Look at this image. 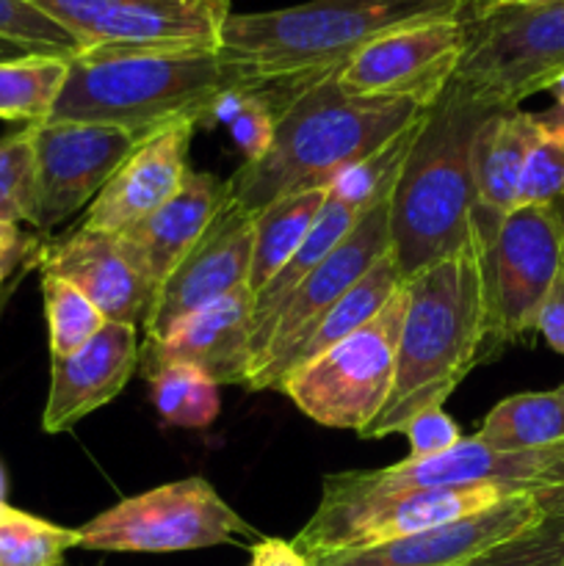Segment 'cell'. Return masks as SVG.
I'll list each match as a JSON object with an SVG mask.
<instances>
[{"label": "cell", "instance_id": "cell-1", "mask_svg": "<svg viewBox=\"0 0 564 566\" xmlns=\"http://www.w3.org/2000/svg\"><path fill=\"white\" fill-rule=\"evenodd\" d=\"M484 9L487 0H310L230 14L221 28L219 55L238 86H282L296 94L387 33L426 22L473 20Z\"/></svg>", "mask_w": 564, "mask_h": 566}, {"label": "cell", "instance_id": "cell-2", "mask_svg": "<svg viewBox=\"0 0 564 566\" xmlns=\"http://www.w3.org/2000/svg\"><path fill=\"white\" fill-rule=\"evenodd\" d=\"M429 108L404 97H354L341 92L335 72L315 77L280 114L269 153L227 177L230 205L258 216L276 199L330 188L346 166L374 155Z\"/></svg>", "mask_w": 564, "mask_h": 566}, {"label": "cell", "instance_id": "cell-3", "mask_svg": "<svg viewBox=\"0 0 564 566\" xmlns=\"http://www.w3.org/2000/svg\"><path fill=\"white\" fill-rule=\"evenodd\" d=\"M490 111L453 86L420 119L390 197V258L404 282L479 249L473 147Z\"/></svg>", "mask_w": 564, "mask_h": 566}, {"label": "cell", "instance_id": "cell-4", "mask_svg": "<svg viewBox=\"0 0 564 566\" xmlns=\"http://www.w3.org/2000/svg\"><path fill=\"white\" fill-rule=\"evenodd\" d=\"M232 86L219 50H81L48 122L119 127L142 142L177 122L202 127L210 103Z\"/></svg>", "mask_w": 564, "mask_h": 566}, {"label": "cell", "instance_id": "cell-5", "mask_svg": "<svg viewBox=\"0 0 564 566\" xmlns=\"http://www.w3.org/2000/svg\"><path fill=\"white\" fill-rule=\"evenodd\" d=\"M407 285L396 376L379 418L363 440L401 434L418 412L442 407L470 370L484 363V282L479 249L418 271Z\"/></svg>", "mask_w": 564, "mask_h": 566}, {"label": "cell", "instance_id": "cell-6", "mask_svg": "<svg viewBox=\"0 0 564 566\" xmlns=\"http://www.w3.org/2000/svg\"><path fill=\"white\" fill-rule=\"evenodd\" d=\"M564 75V0L487 6L468 22V48L448 86L479 108L512 111Z\"/></svg>", "mask_w": 564, "mask_h": 566}, {"label": "cell", "instance_id": "cell-7", "mask_svg": "<svg viewBox=\"0 0 564 566\" xmlns=\"http://www.w3.org/2000/svg\"><path fill=\"white\" fill-rule=\"evenodd\" d=\"M484 282V359L525 340L564 274L556 205H520L479 238Z\"/></svg>", "mask_w": 564, "mask_h": 566}, {"label": "cell", "instance_id": "cell-8", "mask_svg": "<svg viewBox=\"0 0 564 566\" xmlns=\"http://www.w3.org/2000/svg\"><path fill=\"white\" fill-rule=\"evenodd\" d=\"M407 310V285L374 321L285 379V392L310 420L326 429L363 434L385 409L396 376L398 332Z\"/></svg>", "mask_w": 564, "mask_h": 566}, {"label": "cell", "instance_id": "cell-9", "mask_svg": "<svg viewBox=\"0 0 564 566\" xmlns=\"http://www.w3.org/2000/svg\"><path fill=\"white\" fill-rule=\"evenodd\" d=\"M254 528L202 475L119 501L77 528V547L100 553H182L227 545Z\"/></svg>", "mask_w": 564, "mask_h": 566}, {"label": "cell", "instance_id": "cell-10", "mask_svg": "<svg viewBox=\"0 0 564 566\" xmlns=\"http://www.w3.org/2000/svg\"><path fill=\"white\" fill-rule=\"evenodd\" d=\"M564 481V446L545 451H498L479 437L459 440L451 451L431 459H401L382 470H346L324 479V506L374 501L415 490H451V486H512L536 492Z\"/></svg>", "mask_w": 564, "mask_h": 566}, {"label": "cell", "instance_id": "cell-11", "mask_svg": "<svg viewBox=\"0 0 564 566\" xmlns=\"http://www.w3.org/2000/svg\"><path fill=\"white\" fill-rule=\"evenodd\" d=\"M523 490L495 484L451 486V490H415L398 495L374 497V501L348 503V506H324L302 525L293 545L310 558L335 556V553L365 551L404 539L453 520L470 517L476 512L495 506Z\"/></svg>", "mask_w": 564, "mask_h": 566}, {"label": "cell", "instance_id": "cell-12", "mask_svg": "<svg viewBox=\"0 0 564 566\" xmlns=\"http://www.w3.org/2000/svg\"><path fill=\"white\" fill-rule=\"evenodd\" d=\"M138 138L119 127L86 122L33 125L36 153V213L33 227L50 232L94 202Z\"/></svg>", "mask_w": 564, "mask_h": 566}, {"label": "cell", "instance_id": "cell-13", "mask_svg": "<svg viewBox=\"0 0 564 566\" xmlns=\"http://www.w3.org/2000/svg\"><path fill=\"white\" fill-rule=\"evenodd\" d=\"M470 20L401 28L354 53L335 81L354 97H404L435 105L468 48Z\"/></svg>", "mask_w": 564, "mask_h": 566}, {"label": "cell", "instance_id": "cell-14", "mask_svg": "<svg viewBox=\"0 0 564 566\" xmlns=\"http://www.w3.org/2000/svg\"><path fill=\"white\" fill-rule=\"evenodd\" d=\"M390 197L365 210L357 224H354V230L310 271L307 280L288 298L269 348L254 363L252 374L243 385L247 390L260 392L271 370L296 348L304 332L390 252Z\"/></svg>", "mask_w": 564, "mask_h": 566}, {"label": "cell", "instance_id": "cell-15", "mask_svg": "<svg viewBox=\"0 0 564 566\" xmlns=\"http://www.w3.org/2000/svg\"><path fill=\"white\" fill-rule=\"evenodd\" d=\"M252 243L254 216L227 202L202 241L186 254V260L166 276L153 296L142 324L147 340H160L197 310L249 287Z\"/></svg>", "mask_w": 564, "mask_h": 566}, {"label": "cell", "instance_id": "cell-16", "mask_svg": "<svg viewBox=\"0 0 564 566\" xmlns=\"http://www.w3.org/2000/svg\"><path fill=\"white\" fill-rule=\"evenodd\" d=\"M542 523V512L534 492H520L495 506L476 512L470 517L365 547V551L335 553L315 558V566H462L501 542L514 539Z\"/></svg>", "mask_w": 564, "mask_h": 566}, {"label": "cell", "instance_id": "cell-17", "mask_svg": "<svg viewBox=\"0 0 564 566\" xmlns=\"http://www.w3.org/2000/svg\"><path fill=\"white\" fill-rule=\"evenodd\" d=\"M197 127V122H177L142 138L86 208L83 227L119 235L164 208L186 180Z\"/></svg>", "mask_w": 564, "mask_h": 566}, {"label": "cell", "instance_id": "cell-18", "mask_svg": "<svg viewBox=\"0 0 564 566\" xmlns=\"http://www.w3.org/2000/svg\"><path fill=\"white\" fill-rule=\"evenodd\" d=\"M142 363L138 326L105 324L70 357L50 359V390L42 429L61 434L114 401Z\"/></svg>", "mask_w": 564, "mask_h": 566}, {"label": "cell", "instance_id": "cell-19", "mask_svg": "<svg viewBox=\"0 0 564 566\" xmlns=\"http://www.w3.org/2000/svg\"><path fill=\"white\" fill-rule=\"evenodd\" d=\"M252 304L249 287L182 318L160 340H144V376L164 365H194L216 385H247L252 370Z\"/></svg>", "mask_w": 564, "mask_h": 566}, {"label": "cell", "instance_id": "cell-20", "mask_svg": "<svg viewBox=\"0 0 564 566\" xmlns=\"http://www.w3.org/2000/svg\"><path fill=\"white\" fill-rule=\"evenodd\" d=\"M39 271L72 282L111 324L142 326L153 302V287L136 269L119 235L83 224L61 241L44 243Z\"/></svg>", "mask_w": 564, "mask_h": 566}, {"label": "cell", "instance_id": "cell-21", "mask_svg": "<svg viewBox=\"0 0 564 566\" xmlns=\"http://www.w3.org/2000/svg\"><path fill=\"white\" fill-rule=\"evenodd\" d=\"M227 202H230L227 180H219L210 171L188 169L180 191L164 208L155 210L149 219L138 221L130 230L119 232L127 254L142 271L147 285L153 287V296L164 285L166 276L202 241Z\"/></svg>", "mask_w": 564, "mask_h": 566}, {"label": "cell", "instance_id": "cell-22", "mask_svg": "<svg viewBox=\"0 0 564 566\" xmlns=\"http://www.w3.org/2000/svg\"><path fill=\"white\" fill-rule=\"evenodd\" d=\"M534 127L536 114L523 108L495 111L481 122L473 147L476 238L495 230L498 221L520 205V182Z\"/></svg>", "mask_w": 564, "mask_h": 566}, {"label": "cell", "instance_id": "cell-23", "mask_svg": "<svg viewBox=\"0 0 564 566\" xmlns=\"http://www.w3.org/2000/svg\"><path fill=\"white\" fill-rule=\"evenodd\" d=\"M404 285V276L398 274L396 263H393L390 252L357 282L348 293H343L307 332H304L302 340L296 343L291 354L271 370L269 379L263 381L260 390H282L288 376L293 370H299L302 365L313 363L315 357H321L324 352H330L332 346H337L341 340H346L348 335H354L357 329H363L368 321H374L376 315L385 310V304L396 296L398 287Z\"/></svg>", "mask_w": 564, "mask_h": 566}, {"label": "cell", "instance_id": "cell-24", "mask_svg": "<svg viewBox=\"0 0 564 566\" xmlns=\"http://www.w3.org/2000/svg\"><path fill=\"white\" fill-rule=\"evenodd\" d=\"M365 210L352 208V205L341 202V199L330 197L326 191V202L321 208L318 219H315L313 230L307 232V238L302 241V247L293 252V258L271 276L269 285L254 296L252 304V368L263 352L269 348L271 337H274L276 321H280L282 307L288 304V298L296 293V287L307 280L310 271L354 230V224L359 221ZM252 374V370H249Z\"/></svg>", "mask_w": 564, "mask_h": 566}, {"label": "cell", "instance_id": "cell-25", "mask_svg": "<svg viewBox=\"0 0 564 566\" xmlns=\"http://www.w3.org/2000/svg\"><path fill=\"white\" fill-rule=\"evenodd\" d=\"M324 202L326 188H315V191L276 199L254 216L252 269H249V293L252 296H258L269 285L271 276L302 247Z\"/></svg>", "mask_w": 564, "mask_h": 566}, {"label": "cell", "instance_id": "cell-26", "mask_svg": "<svg viewBox=\"0 0 564 566\" xmlns=\"http://www.w3.org/2000/svg\"><path fill=\"white\" fill-rule=\"evenodd\" d=\"M476 437L498 451H545L564 446V385L503 398L490 409Z\"/></svg>", "mask_w": 564, "mask_h": 566}, {"label": "cell", "instance_id": "cell-27", "mask_svg": "<svg viewBox=\"0 0 564 566\" xmlns=\"http://www.w3.org/2000/svg\"><path fill=\"white\" fill-rule=\"evenodd\" d=\"M66 72L70 59L64 55L28 53L0 61V119L25 125L48 122Z\"/></svg>", "mask_w": 564, "mask_h": 566}, {"label": "cell", "instance_id": "cell-28", "mask_svg": "<svg viewBox=\"0 0 564 566\" xmlns=\"http://www.w3.org/2000/svg\"><path fill=\"white\" fill-rule=\"evenodd\" d=\"M149 396L164 423L175 429H208L221 412L219 385L194 365H164L147 374Z\"/></svg>", "mask_w": 564, "mask_h": 566}, {"label": "cell", "instance_id": "cell-29", "mask_svg": "<svg viewBox=\"0 0 564 566\" xmlns=\"http://www.w3.org/2000/svg\"><path fill=\"white\" fill-rule=\"evenodd\" d=\"M274 103L260 86H232L221 92L210 103L205 114V125H224L230 130L232 142L241 147L243 160H258L260 155L269 153L276 133Z\"/></svg>", "mask_w": 564, "mask_h": 566}, {"label": "cell", "instance_id": "cell-30", "mask_svg": "<svg viewBox=\"0 0 564 566\" xmlns=\"http://www.w3.org/2000/svg\"><path fill=\"white\" fill-rule=\"evenodd\" d=\"M426 116V114H424ZM420 116V119H424ZM420 119L412 127H407L404 133H398L393 142H387L385 147L376 149L368 158L357 160V164L346 166L335 180L330 182V197L341 199V202L352 205L357 210L374 208L376 202L387 199L396 188L398 175H401V166L407 160L409 147H412L415 136H418Z\"/></svg>", "mask_w": 564, "mask_h": 566}, {"label": "cell", "instance_id": "cell-31", "mask_svg": "<svg viewBox=\"0 0 564 566\" xmlns=\"http://www.w3.org/2000/svg\"><path fill=\"white\" fill-rule=\"evenodd\" d=\"M77 547V528L6 506L0 512V566H59Z\"/></svg>", "mask_w": 564, "mask_h": 566}, {"label": "cell", "instance_id": "cell-32", "mask_svg": "<svg viewBox=\"0 0 564 566\" xmlns=\"http://www.w3.org/2000/svg\"><path fill=\"white\" fill-rule=\"evenodd\" d=\"M42 298L44 318H48L50 359L70 357L108 324L86 293L55 274H42Z\"/></svg>", "mask_w": 564, "mask_h": 566}, {"label": "cell", "instance_id": "cell-33", "mask_svg": "<svg viewBox=\"0 0 564 566\" xmlns=\"http://www.w3.org/2000/svg\"><path fill=\"white\" fill-rule=\"evenodd\" d=\"M564 199V114H536L534 142L525 158L520 205H558ZM518 205V208H520Z\"/></svg>", "mask_w": 564, "mask_h": 566}, {"label": "cell", "instance_id": "cell-34", "mask_svg": "<svg viewBox=\"0 0 564 566\" xmlns=\"http://www.w3.org/2000/svg\"><path fill=\"white\" fill-rule=\"evenodd\" d=\"M36 213L33 125L0 138V224H31Z\"/></svg>", "mask_w": 564, "mask_h": 566}, {"label": "cell", "instance_id": "cell-35", "mask_svg": "<svg viewBox=\"0 0 564 566\" xmlns=\"http://www.w3.org/2000/svg\"><path fill=\"white\" fill-rule=\"evenodd\" d=\"M0 39L20 44L28 53L64 55V59L81 53L75 39L42 11L33 9L28 0H0Z\"/></svg>", "mask_w": 564, "mask_h": 566}, {"label": "cell", "instance_id": "cell-36", "mask_svg": "<svg viewBox=\"0 0 564 566\" xmlns=\"http://www.w3.org/2000/svg\"><path fill=\"white\" fill-rule=\"evenodd\" d=\"M564 534L540 523L536 528L490 547L481 556L470 558L462 566H562Z\"/></svg>", "mask_w": 564, "mask_h": 566}, {"label": "cell", "instance_id": "cell-37", "mask_svg": "<svg viewBox=\"0 0 564 566\" xmlns=\"http://www.w3.org/2000/svg\"><path fill=\"white\" fill-rule=\"evenodd\" d=\"M28 3L42 11L44 17H50L59 28H64L75 39L77 48H83L97 22L116 14L133 0H28Z\"/></svg>", "mask_w": 564, "mask_h": 566}, {"label": "cell", "instance_id": "cell-38", "mask_svg": "<svg viewBox=\"0 0 564 566\" xmlns=\"http://www.w3.org/2000/svg\"><path fill=\"white\" fill-rule=\"evenodd\" d=\"M401 434L407 437L409 442L407 459H415V462H418V459L440 457V453L451 451V448L462 440V429L453 423V418L442 407H431L415 415V418L404 426Z\"/></svg>", "mask_w": 564, "mask_h": 566}, {"label": "cell", "instance_id": "cell-39", "mask_svg": "<svg viewBox=\"0 0 564 566\" xmlns=\"http://www.w3.org/2000/svg\"><path fill=\"white\" fill-rule=\"evenodd\" d=\"M44 252L42 232H28L22 224H0V285L22 271L39 269Z\"/></svg>", "mask_w": 564, "mask_h": 566}, {"label": "cell", "instance_id": "cell-40", "mask_svg": "<svg viewBox=\"0 0 564 566\" xmlns=\"http://www.w3.org/2000/svg\"><path fill=\"white\" fill-rule=\"evenodd\" d=\"M249 566H315L307 553L285 539H258L249 547Z\"/></svg>", "mask_w": 564, "mask_h": 566}, {"label": "cell", "instance_id": "cell-41", "mask_svg": "<svg viewBox=\"0 0 564 566\" xmlns=\"http://www.w3.org/2000/svg\"><path fill=\"white\" fill-rule=\"evenodd\" d=\"M536 332L545 337L547 346L564 357V274L553 285L551 296H547L545 307H542L540 318H536Z\"/></svg>", "mask_w": 564, "mask_h": 566}, {"label": "cell", "instance_id": "cell-42", "mask_svg": "<svg viewBox=\"0 0 564 566\" xmlns=\"http://www.w3.org/2000/svg\"><path fill=\"white\" fill-rule=\"evenodd\" d=\"M534 501L542 512V523L547 528L564 534V481L556 486H545V490L534 492Z\"/></svg>", "mask_w": 564, "mask_h": 566}, {"label": "cell", "instance_id": "cell-43", "mask_svg": "<svg viewBox=\"0 0 564 566\" xmlns=\"http://www.w3.org/2000/svg\"><path fill=\"white\" fill-rule=\"evenodd\" d=\"M25 276H28V271H22V274H17L11 282H6V285H0V318H3L6 307H9V302H11V296H14L17 287H20V282L25 280Z\"/></svg>", "mask_w": 564, "mask_h": 566}, {"label": "cell", "instance_id": "cell-44", "mask_svg": "<svg viewBox=\"0 0 564 566\" xmlns=\"http://www.w3.org/2000/svg\"><path fill=\"white\" fill-rule=\"evenodd\" d=\"M20 55H28V50L20 48V44H11V42H3V39H0V61L20 59Z\"/></svg>", "mask_w": 564, "mask_h": 566}, {"label": "cell", "instance_id": "cell-45", "mask_svg": "<svg viewBox=\"0 0 564 566\" xmlns=\"http://www.w3.org/2000/svg\"><path fill=\"white\" fill-rule=\"evenodd\" d=\"M551 94H553V99H556V111H562V114H564V75L558 77L556 83H553Z\"/></svg>", "mask_w": 564, "mask_h": 566}, {"label": "cell", "instance_id": "cell-46", "mask_svg": "<svg viewBox=\"0 0 564 566\" xmlns=\"http://www.w3.org/2000/svg\"><path fill=\"white\" fill-rule=\"evenodd\" d=\"M531 3H551V0H490V6H531Z\"/></svg>", "mask_w": 564, "mask_h": 566}, {"label": "cell", "instance_id": "cell-47", "mask_svg": "<svg viewBox=\"0 0 564 566\" xmlns=\"http://www.w3.org/2000/svg\"><path fill=\"white\" fill-rule=\"evenodd\" d=\"M558 208V232H562V265H564V199L556 205Z\"/></svg>", "mask_w": 564, "mask_h": 566}, {"label": "cell", "instance_id": "cell-48", "mask_svg": "<svg viewBox=\"0 0 564 566\" xmlns=\"http://www.w3.org/2000/svg\"><path fill=\"white\" fill-rule=\"evenodd\" d=\"M6 506H9V503H6V475L3 470H0V512H3Z\"/></svg>", "mask_w": 564, "mask_h": 566}, {"label": "cell", "instance_id": "cell-49", "mask_svg": "<svg viewBox=\"0 0 564 566\" xmlns=\"http://www.w3.org/2000/svg\"><path fill=\"white\" fill-rule=\"evenodd\" d=\"M487 6H490V0H487Z\"/></svg>", "mask_w": 564, "mask_h": 566}, {"label": "cell", "instance_id": "cell-50", "mask_svg": "<svg viewBox=\"0 0 564 566\" xmlns=\"http://www.w3.org/2000/svg\"><path fill=\"white\" fill-rule=\"evenodd\" d=\"M562 566H564V562H562Z\"/></svg>", "mask_w": 564, "mask_h": 566}]
</instances>
